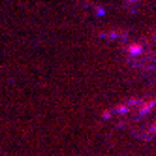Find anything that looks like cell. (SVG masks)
<instances>
[{
    "instance_id": "1",
    "label": "cell",
    "mask_w": 156,
    "mask_h": 156,
    "mask_svg": "<svg viewBox=\"0 0 156 156\" xmlns=\"http://www.w3.org/2000/svg\"><path fill=\"white\" fill-rule=\"evenodd\" d=\"M139 51H141V47H139V45H132V47H130V53H133V55H137Z\"/></svg>"
},
{
    "instance_id": "2",
    "label": "cell",
    "mask_w": 156,
    "mask_h": 156,
    "mask_svg": "<svg viewBox=\"0 0 156 156\" xmlns=\"http://www.w3.org/2000/svg\"><path fill=\"white\" fill-rule=\"evenodd\" d=\"M154 132H156V128H154Z\"/></svg>"
}]
</instances>
